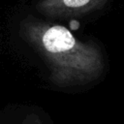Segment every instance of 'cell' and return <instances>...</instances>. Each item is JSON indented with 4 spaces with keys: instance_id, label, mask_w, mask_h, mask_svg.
I'll return each instance as SVG.
<instances>
[{
    "instance_id": "6da1fadb",
    "label": "cell",
    "mask_w": 124,
    "mask_h": 124,
    "mask_svg": "<svg viewBox=\"0 0 124 124\" xmlns=\"http://www.w3.org/2000/svg\"><path fill=\"white\" fill-rule=\"evenodd\" d=\"M19 31L44 58L49 79L57 86L86 84L104 73L105 61L98 46L79 41L62 25L29 16L20 21Z\"/></svg>"
},
{
    "instance_id": "7a4b0ae2",
    "label": "cell",
    "mask_w": 124,
    "mask_h": 124,
    "mask_svg": "<svg viewBox=\"0 0 124 124\" xmlns=\"http://www.w3.org/2000/svg\"><path fill=\"white\" fill-rule=\"evenodd\" d=\"M108 0H40L36 10L46 16L63 18L83 16L102 9Z\"/></svg>"
}]
</instances>
